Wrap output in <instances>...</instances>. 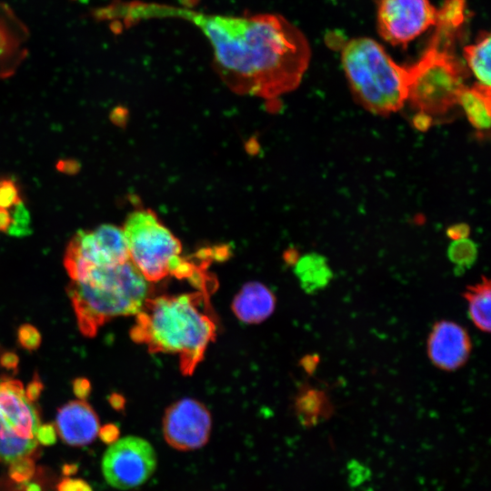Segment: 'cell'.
<instances>
[{
	"instance_id": "obj_6",
	"label": "cell",
	"mask_w": 491,
	"mask_h": 491,
	"mask_svg": "<svg viewBox=\"0 0 491 491\" xmlns=\"http://www.w3.org/2000/svg\"><path fill=\"white\" fill-rule=\"evenodd\" d=\"M407 99L418 112L437 115L457 105L468 72L456 52L427 45L407 66Z\"/></svg>"
},
{
	"instance_id": "obj_18",
	"label": "cell",
	"mask_w": 491,
	"mask_h": 491,
	"mask_svg": "<svg viewBox=\"0 0 491 491\" xmlns=\"http://www.w3.org/2000/svg\"><path fill=\"white\" fill-rule=\"evenodd\" d=\"M467 303L468 316L482 332H490L491 284L486 276L474 285L467 286L462 294Z\"/></svg>"
},
{
	"instance_id": "obj_17",
	"label": "cell",
	"mask_w": 491,
	"mask_h": 491,
	"mask_svg": "<svg viewBox=\"0 0 491 491\" xmlns=\"http://www.w3.org/2000/svg\"><path fill=\"white\" fill-rule=\"evenodd\" d=\"M295 263V273L306 292L316 293L329 284L333 274L324 256L310 253L301 256Z\"/></svg>"
},
{
	"instance_id": "obj_29",
	"label": "cell",
	"mask_w": 491,
	"mask_h": 491,
	"mask_svg": "<svg viewBox=\"0 0 491 491\" xmlns=\"http://www.w3.org/2000/svg\"><path fill=\"white\" fill-rule=\"evenodd\" d=\"M91 383L84 377L75 378L73 381V391L80 400H85L91 393Z\"/></svg>"
},
{
	"instance_id": "obj_14",
	"label": "cell",
	"mask_w": 491,
	"mask_h": 491,
	"mask_svg": "<svg viewBox=\"0 0 491 491\" xmlns=\"http://www.w3.org/2000/svg\"><path fill=\"white\" fill-rule=\"evenodd\" d=\"M467 22L466 0H445L437 9L436 30L428 45L455 52L464 37Z\"/></svg>"
},
{
	"instance_id": "obj_31",
	"label": "cell",
	"mask_w": 491,
	"mask_h": 491,
	"mask_svg": "<svg viewBox=\"0 0 491 491\" xmlns=\"http://www.w3.org/2000/svg\"><path fill=\"white\" fill-rule=\"evenodd\" d=\"M470 227L467 224L458 223L450 225L446 230V235L451 240H459L468 237Z\"/></svg>"
},
{
	"instance_id": "obj_22",
	"label": "cell",
	"mask_w": 491,
	"mask_h": 491,
	"mask_svg": "<svg viewBox=\"0 0 491 491\" xmlns=\"http://www.w3.org/2000/svg\"><path fill=\"white\" fill-rule=\"evenodd\" d=\"M477 254L476 244L467 237L453 240L447 249L448 259L455 265V272L457 275L464 273L475 264Z\"/></svg>"
},
{
	"instance_id": "obj_33",
	"label": "cell",
	"mask_w": 491,
	"mask_h": 491,
	"mask_svg": "<svg viewBox=\"0 0 491 491\" xmlns=\"http://www.w3.org/2000/svg\"><path fill=\"white\" fill-rule=\"evenodd\" d=\"M413 125L419 131H426L432 125L433 118L430 115L423 112H418L413 117Z\"/></svg>"
},
{
	"instance_id": "obj_26",
	"label": "cell",
	"mask_w": 491,
	"mask_h": 491,
	"mask_svg": "<svg viewBox=\"0 0 491 491\" xmlns=\"http://www.w3.org/2000/svg\"><path fill=\"white\" fill-rule=\"evenodd\" d=\"M34 473V460L27 458L10 465V475L14 480H27Z\"/></svg>"
},
{
	"instance_id": "obj_30",
	"label": "cell",
	"mask_w": 491,
	"mask_h": 491,
	"mask_svg": "<svg viewBox=\"0 0 491 491\" xmlns=\"http://www.w3.org/2000/svg\"><path fill=\"white\" fill-rule=\"evenodd\" d=\"M44 385L35 374L32 381L26 386L25 389V396L31 401L34 402L37 400L42 393Z\"/></svg>"
},
{
	"instance_id": "obj_2",
	"label": "cell",
	"mask_w": 491,
	"mask_h": 491,
	"mask_svg": "<svg viewBox=\"0 0 491 491\" xmlns=\"http://www.w3.org/2000/svg\"><path fill=\"white\" fill-rule=\"evenodd\" d=\"M200 293L147 298L136 314L131 337L151 352L178 355L181 371L191 374L215 335Z\"/></svg>"
},
{
	"instance_id": "obj_34",
	"label": "cell",
	"mask_w": 491,
	"mask_h": 491,
	"mask_svg": "<svg viewBox=\"0 0 491 491\" xmlns=\"http://www.w3.org/2000/svg\"><path fill=\"white\" fill-rule=\"evenodd\" d=\"M18 361V356L13 352H5L0 356V365L8 370L16 371Z\"/></svg>"
},
{
	"instance_id": "obj_12",
	"label": "cell",
	"mask_w": 491,
	"mask_h": 491,
	"mask_svg": "<svg viewBox=\"0 0 491 491\" xmlns=\"http://www.w3.org/2000/svg\"><path fill=\"white\" fill-rule=\"evenodd\" d=\"M99 428L97 415L85 400L70 401L57 411L56 432L70 446L90 444L98 435Z\"/></svg>"
},
{
	"instance_id": "obj_16",
	"label": "cell",
	"mask_w": 491,
	"mask_h": 491,
	"mask_svg": "<svg viewBox=\"0 0 491 491\" xmlns=\"http://www.w3.org/2000/svg\"><path fill=\"white\" fill-rule=\"evenodd\" d=\"M490 88L476 83L472 86H465L459 94V104L477 134L484 137L489 135L490 129Z\"/></svg>"
},
{
	"instance_id": "obj_4",
	"label": "cell",
	"mask_w": 491,
	"mask_h": 491,
	"mask_svg": "<svg viewBox=\"0 0 491 491\" xmlns=\"http://www.w3.org/2000/svg\"><path fill=\"white\" fill-rule=\"evenodd\" d=\"M342 65L355 99L367 111L388 115L407 100V66L396 64L369 37H356L341 51Z\"/></svg>"
},
{
	"instance_id": "obj_9",
	"label": "cell",
	"mask_w": 491,
	"mask_h": 491,
	"mask_svg": "<svg viewBox=\"0 0 491 491\" xmlns=\"http://www.w3.org/2000/svg\"><path fill=\"white\" fill-rule=\"evenodd\" d=\"M436 15L437 9L429 0H379L377 31L386 42L406 47L435 25Z\"/></svg>"
},
{
	"instance_id": "obj_1",
	"label": "cell",
	"mask_w": 491,
	"mask_h": 491,
	"mask_svg": "<svg viewBox=\"0 0 491 491\" xmlns=\"http://www.w3.org/2000/svg\"><path fill=\"white\" fill-rule=\"evenodd\" d=\"M110 16L126 25L152 19L192 24L207 39L216 73L237 95L276 100L295 90L311 50L305 35L276 14H210L175 5L132 1L113 6Z\"/></svg>"
},
{
	"instance_id": "obj_28",
	"label": "cell",
	"mask_w": 491,
	"mask_h": 491,
	"mask_svg": "<svg viewBox=\"0 0 491 491\" xmlns=\"http://www.w3.org/2000/svg\"><path fill=\"white\" fill-rule=\"evenodd\" d=\"M56 491H93L92 487L82 479L65 478L56 487Z\"/></svg>"
},
{
	"instance_id": "obj_8",
	"label": "cell",
	"mask_w": 491,
	"mask_h": 491,
	"mask_svg": "<svg viewBox=\"0 0 491 491\" xmlns=\"http://www.w3.org/2000/svg\"><path fill=\"white\" fill-rule=\"evenodd\" d=\"M156 454L144 438L128 436L115 440L105 450L101 469L106 483L120 490L137 487L155 473Z\"/></svg>"
},
{
	"instance_id": "obj_20",
	"label": "cell",
	"mask_w": 491,
	"mask_h": 491,
	"mask_svg": "<svg viewBox=\"0 0 491 491\" xmlns=\"http://www.w3.org/2000/svg\"><path fill=\"white\" fill-rule=\"evenodd\" d=\"M296 411L304 426H311L327 419L333 406L326 394L316 388H307L300 392L296 401Z\"/></svg>"
},
{
	"instance_id": "obj_23",
	"label": "cell",
	"mask_w": 491,
	"mask_h": 491,
	"mask_svg": "<svg viewBox=\"0 0 491 491\" xmlns=\"http://www.w3.org/2000/svg\"><path fill=\"white\" fill-rule=\"evenodd\" d=\"M22 202L18 186L9 178L0 179V208L11 209Z\"/></svg>"
},
{
	"instance_id": "obj_21",
	"label": "cell",
	"mask_w": 491,
	"mask_h": 491,
	"mask_svg": "<svg viewBox=\"0 0 491 491\" xmlns=\"http://www.w3.org/2000/svg\"><path fill=\"white\" fill-rule=\"evenodd\" d=\"M490 34L482 31L475 43L463 49L469 70L477 83L487 88H490Z\"/></svg>"
},
{
	"instance_id": "obj_27",
	"label": "cell",
	"mask_w": 491,
	"mask_h": 491,
	"mask_svg": "<svg viewBox=\"0 0 491 491\" xmlns=\"http://www.w3.org/2000/svg\"><path fill=\"white\" fill-rule=\"evenodd\" d=\"M36 440L43 446H50L56 441V429L52 424L40 425L36 431Z\"/></svg>"
},
{
	"instance_id": "obj_5",
	"label": "cell",
	"mask_w": 491,
	"mask_h": 491,
	"mask_svg": "<svg viewBox=\"0 0 491 491\" xmlns=\"http://www.w3.org/2000/svg\"><path fill=\"white\" fill-rule=\"evenodd\" d=\"M123 231L126 239L129 260L148 282H156L167 276L201 281L198 268L182 256V246L151 209L130 213Z\"/></svg>"
},
{
	"instance_id": "obj_25",
	"label": "cell",
	"mask_w": 491,
	"mask_h": 491,
	"mask_svg": "<svg viewBox=\"0 0 491 491\" xmlns=\"http://www.w3.org/2000/svg\"><path fill=\"white\" fill-rule=\"evenodd\" d=\"M17 339L20 346L28 351L37 349L41 344L40 332L29 324H25L18 328Z\"/></svg>"
},
{
	"instance_id": "obj_7",
	"label": "cell",
	"mask_w": 491,
	"mask_h": 491,
	"mask_svg": "<svg viewBox=\"0 0 491 491\" xmlns=\"http://www.w3.org/2000/svg\"><path fill=\"white\" fill-rule=\"evenodd\" d=\"M129 260L123 231L105 224L94 231H78L66 248L64 266L71 278L76 279L93 267L110 266Z\"/></svg>"
},
{
	"instance_id": "obj_24",
	"label": "cell",
	"mask_w": 491,
	"mask_h": 491,
	"mask_svg": "<svg viewBox=\"0 0 491 491\" xmlns=\"http://www.w3.org/2000/svg\"><path fill=\"white\" fill-rule=\"evenodd\" d=\"M13 222L9 234L21 236L29 231L30 216L23 202L12 207Z\"/></svg>"
},
{
	"instance_id": "obj_15",
	"label": "cell",
	"mask_w": 491,
	"mask_h": 491,
	"mask_svg": "<svg viewBox=\"0 0 491 491\" xmlns=\"http://www.w3.org/2000/svg\"><path fill=\"white\" fill-rule=\"evenodd\" d=\"M276 298L263 284H246L236 294L232 303V310L236 317L245 323H259L266 319L274 311Z\"/></svg>"
},
{
	"instance_id": "obj_13",
	"label": "cell",
	"mask_w": 491,
	"mask_h": 491,
	"mask_svg": "<svg viewBox=\"0 0 491 491\" xmlns=\"http://www.w3.org/2000/svg\"><path fill=\"white\" fill-rule=\"evenodd\" d=\"M27 32L12 10L0 3V76L15 71L25 56Z\"/></svg>"
},
{
	"instance_id": "obj_3",
	"label": "cell",
	"mask_w": 491,
	"mask_h": 491,
	"mask_svg": "<svg viewBox=\"0 0 491 491\" xmlns=\"http://www.w3.org/2000/svg\"><path fill=\"white\" fill-rule=\"evenodd\" d=\"M149 283L130 260L90 268L71 280L67 293L82 334L94 336L107 320L138 314L149 298Z\"/></svg>"
},
{
	"instance_id": "obj_11",
	"label": "cell",
	"mask_w": 491,
	"mask_h": 491,
	"mask_svg": "<svg viewBox=\"0 0 491 491\" xmlns=\"http://www.w3.org/2000/svg\"><path fill=\"white\" fill-rule=\"evenodd\" d=\"M472 342L466 329L450 320L434 324L426 342V352L431 363L444 371H455L468 360Z\"/></svg>"
},
{
	"instance_id": "obj_36",
	"label": "cell",
	"mask_w": 491,
	"mask_h": 491,
	"mask_svg": "<svg viewBox=\"0 0 491 491\" xmlns=\"http://www.w3.org/2000/svg\"><path fill=\"white\" fill-rule=\"evenodd\" d=\"M110 402L115 408H118L122 406V404H121L122 400L120 399V396L117 395H112L110 397Z\"/></svg>"
},
{
	"instance_id": "obj_35",
	"label": "cell",
	"mask_w": 491,
	"mask_h": 491,
	"mask_svg": "<svg viewBox=\"0 0 491 491\" xmlns=\"http://www.w3.org/2000/svg\"><path fill=\"white\" fill-rule=\"evenodd\" d=\"M11 209L0 208V233H9L10 231L13 222Z\"/></svg>"
},
{
	"instance_id": "obj_19",
	"label": "cell",
	"mask_w": 491,
	"mask_h": 491,
	"mask_svg": "<svg viewBox=\"0 0 491 491\" xmlns=\"http://www.w3.org/2000/svg\"><path fill=\"white\" fill-rule=\"evenodd\" d=\"M37 446L36 440L23 437L0 415V462L10 466L24 459L33 458Z\"/></svg>"
},
{
	"instance_id": "obj_10",
	"label": "cell",
	"mask_w": 491,
	"mask_h": 491,
	"mask_svg": "<svg viewBox=\"0 0 491 491\" xmlns=\"http://www.w3.org/2000/svg\"><path fill=\"white\" fill-rule=\"evenodd\" d=\"M212 419L201 402L184 398L173 403L165 412L163 434L166 443L180 451L204 446L210 436Z\"/></svg>"
},
{
	"instance_id": "obj_32",
	"label": "cell",
	"mask_w": 491,
	"mask_h": 491,
	"mask_svg": "<svg viewBox=\"0 0 491 491\" xmlns=\"http://www.w3.org/2000/svg\"><path fill=\"white\" fill-rule=\"evenodd\" d=\"M118 433V428L115 425L108 424L99 428L98 436L105 443L112 444L117 440Z\"/></svg>"
}]
</instances>
